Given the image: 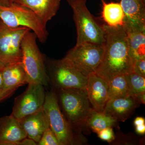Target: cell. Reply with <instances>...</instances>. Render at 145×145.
Masks as SVG:
<instances>
[{
	"label": "cell",
	"instance_id": "6da1fadb",
	"mask_svg": "<svg viewBox=\"0 0 145 145\" xmlns=\"http://www.w3.org/2000/svg\"><path fill=\"white\" fill-rule=\"evenodd\" d=\"M105 32L103 58L96 74L108 82L112 78L133 72L134 61L123 26L103 25Z\"/></svg>",
	"mask_w": 145,
	"mask_h": 145
},
{
	"label": "cell",
	"instance_id": "7a4b0ae2",
	"mask_svg": "<svg viewBox=\"0 0 145 145\" xmlns=\"http://www.w3.org/2000/svg\"><path fill=\"white\" fill-rule=\"evenodd\" d=\"M59 99L65 117L76 132L82 134L87 120L93 109L86 89H59Z\"/></svg>",
	"mask_w": 145,
	"mask_h": 145
},
{
	"label": "cell",
	"instance_id": "3957f363",
	"mask_svg": "<svg viewBox=\"0 0 145 145\" xmlns=\"http://www.w3.org/2000/svg\"><path fill=\"white\" fill-rule=\"evenodd\" d=\"M43 109L49 127L57 136L61 145L81 144L86 142L84 137L72 128L61 111L58 98L54 91L46 93Z\"/></svg>",
	"mask_w": 145,
	"mask_h": 145
},
{
	"label": "cell",
	"instance_id": "277c9868",
	"mask_svg": "<svg viewBox=\"0 0 145 145\" xmlns=\"http://www.w3.org/2000/svg\"><path fill=\"white\" fill-rule=\"evenodd\" d=\"M36 34L31 31L24 37L21 44L22 63L28 84H40L44 86L50 80L45 65L43 55L37 42Z\"/></svg>",
	"mask_w": 145,
	"mask_h": 145
},
{
	"label": "cell",
	"instance_id": "5b68a950",
	"mask_svg": "<svg viewBox=\"0 0 145 145\" xmlns=\"http://www.w3.org/2000/svg\"><path fill=\"white\" fill-rule=\"evenodd\" d=\"M0 20L11 27H26L33 31L41 43L48 35L46 25L31 10L13 3L8 6L0 5Z\"/></svg>",
	"mask_w": 145,
	"mask_h": 145
},
{
	"label": "cell",
	"instance_id": "8992f818",
	"mask_svg": "<svg viewBox=\"0 0 145 145\" xmlns=\"http://www.w3.org/2000/svg\"><path fill=\"white\" fill-rule=\"evenodd\" d=\"M105 46L85 42L75 45L69 51L63 59L88 77L96 73L103 58Z\"/></svg>",
	"mask_w": 145,
	"mask_h": 145
},
{
	"label": "cell",
	"instance_id": "52a82bcc",
	"mask_svg": "<svg viewBox=\"0 0 145 145\" xmlns=\"http://www.w3.org/2000/svg\"><path fill=\"white\" fill-rule=\"evenodd\" d=\"M71 8L77 29L76 45L85 42L104 45L105 32L103 27L96 22L88 9L86 3H80Z\"/></svg>",
	"mask_w": 145,
	"mask_h": 145
},
{
	"label": "cell",
	"instance_id": "ba28073f",
	"mask_svg": "<svg viewBox=\"0 0 145 145\" xmlns=\"http://www.w3.org/2000/svg\"><path fill=\"white\" fill-rule=\"evenodd\" d=\"M30 31L26 27H10L0 20V71L8 65L22 62L21 44Z\"/></svg>",
	"mask_w": 145,
	"mask_h": 145
},
{
	"label": "cell",
	"instance_id": "9c48e42d",
	"mask_svg": "<svg viewBox=\"0 0 145 145\" xmlns=\"http://www.w3.org/2000/svg\"><path fill=\"white\" fill-rule=\"evenodd\" d=\"M47 71L50 80L59 89H86L88 77L64 60H48Z\"/></svg>",
	"mask_w": 145,
	"mask_h": 145
},
{
	"label": "cell",
	"instance_id": "30bf717a",
	"mask_svg": "<svg viewBox=\"0 0 145 145\" xmlns=\"http://www.w3.org/2000/svg\"><path fill=\"white\" fill-rule=\"evenodd\" d=\"M46 93L42 85L28 84L26 90L15 99L11 115L20 120L40 110L43 106Z\"/></svg>",
	"mask_w": 145,
	"mask_h": 145
},
{
	"label": "cell",
	"instance_id": "8fae6325",
	"mask_svg": "<svg viewBox=\"0 0 145 145\" xmlns=\"http://www.w3.org/2000/svg\"><path fill=\"white\" fill-rule=\"evenodd\" d=\"M125 31H145V3L142 0H120Z\"/></svg>",
	"mask_w": 145,
	"mask_h": 145
},
{
	"label": "cell",
	"instance_id": "7c38bea8",
	"mask_svg": "<svg viewBox=\"0 0 145 145\" xmlns=\"http://www.w3.org/2000/svg\"><path fill=\"white\" fill-rule=\"evenodd\" d=\"M108 83L96 74L92 73L88 77L86 90L89 102L93 109L103 112L108 100Z\"/></svg>",
	"mask_w": 145,
	"mask_h": 145
},
{
	"label": "cell",
	"instance_id": "4fadbf2b",
	"mask_svg": "<svg viewBox=\"0 0 145 145\" xmlns=\"http://www.w3.org/2000/svg\"><path fill=\"white\" fill-rule=\"evenodd\" d=\"M140 104L131 96H128L108 99L103 112L116 119L124 122L131 116Z\"/></svg>",
	"mask_w": 145,
	"mask_h": 145
},
{
	"label": "cell",
	"instance_id": "5bb4252c",
	"mask_svg": "<svg viewBox=\"0 0 145 145\" xmlns=\"http://www.w3.org/2000/svg\"><path fill=\"white\" fill-rule=\"evenodd\" d=\"M27 137L20 121L11 114L0 118V145H18Z\"/></svg>",
	"mask_w": 145,
	"mask_h": 145
},
{
	"label": "cell",
	"instance_id": "9a60e30c",
	"mask_svg": "<svg viewBox=\"0 0 145 145\" xmlns=\"http://www.w3.org/2000/svg\"><path fill=\"white\" fill-rule=\"evenodd\" d=\"M27 137L39 143L44 133L49 127L46 115L42 108L19 120Z\"/></svg>",
	"mask_w": 145,
	"mask_h": 145
},
{
	"label": "cell",
	"instance_id": "2e32d148",
	"mask_svg": "<svg viewBox=\"0 0 145 145\" xmlns=\"http://www.w3.org/2000/svg\"><path fill=\"white\" fill-rule=\"evenodd\" d=\"M13 3L31 10L46 25L57 14L61 0H13Z\"/></svg>",
	"mask_w": 145,
	"mask_h": 145
},
{
	"label": "cell",
	"instance_id": "e0dca14e",
	"mask_svg": "<svg viewBox=\"0 0 145 145\" xmlns=\"http://www.w3.org/2000/svg\"><path fill=\"white\" fill-rule=\"evenodd\" d=\"M3 80L4 90L16 89L28 84L22 62L6 66L1 70Z\"/></svg>",
	"mask_w": 145,
	"mask_h": 145
},
{
	"label": "cell",
	"instance_id": "ac0fdd59",
	"mask_svg": "<svg viewBox=\"0 0 145 145\" xmlns=\"http://www.w3.org/2000/svg\"><path fill=\"white\" fill-rule=\"evenodd\" d=\"M101 1L103 3L102 17L106 24L111 27L123 26L124 14L120 3H106L104 0Z\"/></svg>",
	"mask_w": 145,
	"mask_h": 145
},
{
	"label": "cell",
	"instance_id": "d6986e66",
	"mask_svg": "<svg viewBox=\"0 0 145 145\" xmlns=\"http://www.w3.org/2000/svg\"><path fill=\"white\" fill-rule=\"evenodd\" d=\"M133 61L145 58V31H125Z\"/></svg>",
	"mask_w": 145,
	"mask_h": 145
},
{
	"label": "cell",
	"instance_id": "ffe728a7",
	"mask_svg": "<svg viewBox=\"0 0 145 145\" xmlns=\"http://www.w3.org/2000/svg\"><path fill=\"white\" fill-rule=\"evenodd\" d=\"M118 121L113 117L103 112H99L93 109L87 120L88 128L99 133L102 130L115 126Z\"/></svg>",
	"mask_w": 145,
	"mask_h": 145
},
{
	"label": "cell",
	"instance_id": "44dd1931",
	"mask_svg": "<svg viewBox=\"0 0 145 145\" xmlns=\"http://www.w3.org/2000/svg\"><path fill=\"white\" fill-rule=\"evenodd\" d=\"M108 83L109 99L129 96L128 86L124 75L115 76Z\"/></svg>",
	"mask_w": 145,
	"mask_h": 145
},
{
	"label": "cell",
	"instance_id": "7402d4cb",
	"mask_svg": "<svg viewBox=\"0 0 145 145\" xmlns=\"http://www.w3.org/2000/svg\"><path fill=\"white\" fill-rule=\"evenodd\" d=\"M124 75L128 86L130 96L135 99L140 94L145 93V77L134 72Z\"/></svg>",
	"mask_w": 145,
	"mask_h": 145
},
{
	"label": "cell",
	"instance_id": "603a6c76",
	"mask_svg": "<svg viewBox=\"0 0 145 145\" xmlns=\"http://www.w3.org/2000/svg\"><path fill=\"white\" fill-rule=\"evenodd\" d=\"M38 144L39 145H61L57 136L50 127L44 133Z\"/></svg>",
	"mask_w": 145,
	"mask_h": 145
},
{
	"label": "cell",
	"instance_id": "cb8c5ba5",
	"mask_svg": "<svg viewBox=\"0 0 145 145\" xmlns=\"http://www.w3.org/2000/svg\"><path fill=\"white\" fill-rule=\"evenodd\" d=\"M98 137L101 140L111 142L115 139V136L112 127H108L102 130L97 133Z\"/></svg>",
	"mask_w": 145,
	"mask_h": 145
},
{
	"label": "cell",
	"instance_id": "d4e9b609",
	"mask_svg": "<svg viewBox=\"0 0 145 145\" xmlns=\"http://www.w3.org/2000/svg\"><path fill=\"white\" fill-rule=\"evenodd\" d=\"M133 72L145 77V58L135 61L133 64Z\"/></svg>",
	"mask_w": 145,
	"mask_h": 145
},
{
	"label": "cell",
	"instance_id": "484cf974",
	"mask_svg": "<svg viewBox=\"0 0 145 145\" xmlns=\"http://www.w3.org/2000/svg\"><path fill=\"white\" fill-rule=\"evenodd\" d=\"M16 90V89L0 90V102L10 97L14 93Z\"/></svg>",
	"mask_w": 145,
	"mask_h": 145
},
{
	"label": "cell",
	"instance_id": "4316f807",
	"mask_svg": "<svg viewBox=\"0 0 145 145\" xmlns=\"http://www.w3.org/2000/svg\"><path fill=\"white\" fill-rule=\"evenodd\" d=\"M37 143L30 138H26L18 142V145H36Z\"/></svg>",
	"mask_w": 145,
	"mask_h": 145
},
{
	"label": "cell",
	"instance_id": "83f0119b",
	"mask_svg": "<svg viewBox=\"0 0 145 145\" xmlns=\"http://www.w3.org/2000/svg\"><path fill=\"white\" fill-rule=\"evenodd\" d=\"M135 131L138 134L143 135L145 133V124L139 125L135 126Z\"/></svg>",
	"mask_w": 145,
	"mask_h": 145
},
{
	"label": "cell",
	"instance_id": "f1b7e54d",
	"mask_svg": "<svg viewBox=\"0 0 145 145\" xmlns=\"http://www.w3.org/2000/svg\"><path fill=\"white\" fill-rule=\"evenodd\" d=\"M68 3L71 7L82 3H86L87 0H66Z\"/></svg>",
	"mask_w": 145,
	"mask_h": 145
},
{
	"label": "cell",
	"instance_id": "f546056e",
	"mask_svg": "<svg viewBox=\"0 0 145 145\" xmlns=\"http://www.w3.org/2000/svg\"><path fill=\"white\" fill-rule=\"evenodd\" d=\"M145 119L142 117H137L134 121V124L135 126L139 125L145 124Z\"/></svg>",
	"mask_w": 145,
	"mask_h": 145
},
{
	"label": "cell",
	"instance_id": "4dcf8cb0",
	"mask_svg": "<svg viewBox=\"0 0 145 145\" xmlns=\"http://www.w3.org/2000/svg\"><path fill=\"white\" fill-rule=\"evenodd\" d=\"M13 3V0H0V5L8 6Z\"/></svg>",
	"mask_w": 145,
	"mask_h": 145
},
{
	"label": "cell",
	"instance_id": "1f68e13d",
	"mask_svg": "<svg viewBox=\"0 0 145 145\" xmlns=\"http://www.w3.org/2000/svg\"><path fill=\"white\" fill-rule=\"evenodd\" d=\"M3 80L2 74L1 71H0V90L3 89Z\"/></svg>",
	"mask_w": 145,
	"mask_h": 145
},
{
	"label": "cell",
	"instance_id": "d6a6232c",
	"mask_svg": "<svg viewBox=\"0 0 145 145\" xmlns=\"http://www.w3.org/2000/svg\"><path fill=\"white\" fill-rule=\"evenodd\" d=\"M145 3V0H142Z\"/></svg>",
	"mask_w": 145,
	"mask_h": 145
},
{
	"label": "cell",
	"instance_id": "836d02e7",
	"mask_svg": "<svg viewBox=\"0 0 145 145\" xmlns=\"http://www.w3.org/2000/svg\"><path fill=\"white\" fill-rule=\"evenodd\" d=\"M116 1H119V0H116Z\"/></svg>",
	"mask_w": 145,
	"mask_h": 145
}]
</instances>
